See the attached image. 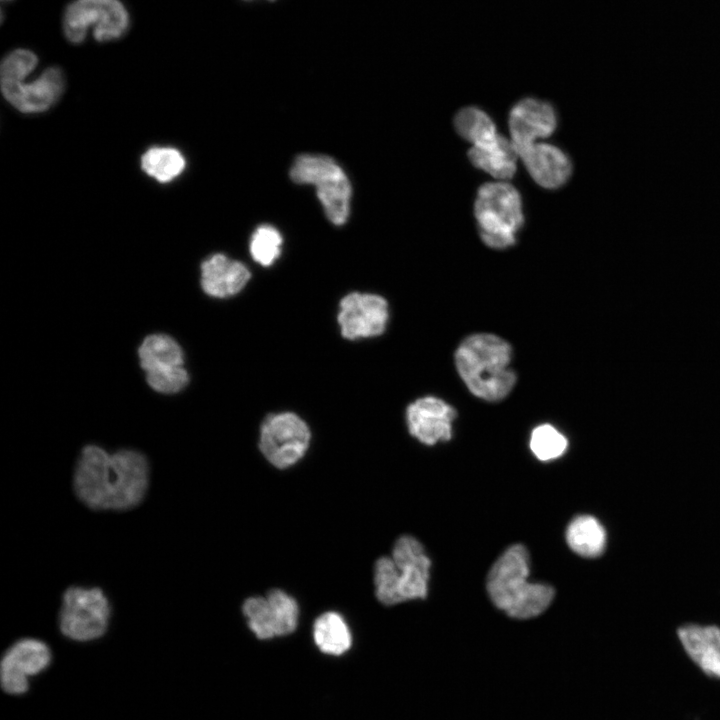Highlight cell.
<instances>
[{"label": "cell", "mask_w": 720, "mask_h": 720, "mask_svg": "<svg viewBox=\"0 0 720 720\" xmlns=\"http://www.w3.org/2000/svg\"><path fill=\"white\" fill-rule=\"evenodd\" d=\"M310 438L309 427L295 413L272 414L261 424L259 449L273 466L285 469L304 456Z\"/></svg>", "instance_id": "cell-9"}, {"label": "cell", "mask_w": 720, "mask_h": 720, "mask_svg": "<svg viewBox=\"0 0 720 720\" xmlns=\"http://www.w3.org/2000/svg\"><path fill=\"white\" fill-rule=\"evenodd\" d=\"M528 575L529 556L521 544L509 547L488 573V594L493 603L510 617H535L550 605L554 597L551 586L530 583Z\"/></svg>", "instance_id": "cell-3"}, {"label": "cell", "mask_w": 720, "mask_h": 720, "mask_svg": "<svg viewBox=\"0 0 720 720\" xmlns=\"http://www.w3.org/2000/svg\"><path fill=\"white\" fill-rule=\"evenodd\" d=\"M519 157L533 180L543 188H559L571 176V161L567 154L557 146L534 143Z\"/></svg>", "instance_id": "cell-17"}, {"label": "cell", "mask_w": 720, "mask_h": 720, "mask_svg": "<svg viewBox=\"0 0 720 720\" xmlns=\"http://www.w3.org/2000/svg\"><path fill=\"white\" fill-rule=\"evenodd\" d=\"M313 639L321 652L333 656L344 654L352 644L351 632L344 618L332 611L321 614L315 620Z\"/></svg>", "instance_id": "cell-22"}, {"label": "cell", "mask_w": 720, "mask_h": 720, "mask_svg": "<svg viewBox=\"0 0 720 720\" xmlns=\"http://www.w3.org/2000/svg\"><path fill=\"white\" fill-rule=\"evenodd\" d=\"M2 1H10V0H2Z\"/></svg>", "instance_id": "cell-28"}, {"label": "cell", "mask_w": 720, "mask_h": 720, "mask_svg": "<svg viewBox=\"0 0 720 720\" xmlns=\"http://www.w3.org/2000/svg\"><path fill=\"white\" fill-rule=\"evenodd\" d=\"M388 318V303L383 297L360 292L341 299L337 316L341 334L349 340L381 335Z\"/></svg>", "instance_id": "cell-12"}, {"label": "cell", "mask_w": 720, "mask_h": 720, "mask_svg": "<svg viewBox=\"0 0 720 720\" xmlns=\"http://www.w3.org/2000/svg\"><path fill=\"white\" fill-rule=\"evenodd\" d=\"M297 184H313L327 218L335 225L344 224L350 213L352 188L348 177L327 155L301 154L290 169Z\"/></svg>", "instance_id": "cell-6"}, {"label": "cell", "mask_w": 720, "mask_h": 720, "mask_svg": "<svg viewBox=\"0 0 720 720\" xmlns=\"http://www.w3.org/2000/svg\"><path fill=\"white\" fill-rule=\"evenodd\" d=\"M474 214L482 241L490 248L505 249L516 242L524 223L519 192L508 183H485L478 189Z\"/></svg>", "instance_id": "cell-5"}, {"label": "cell", "mask_w": 720, "mask_h": 720, "mask_svg": "<svg viewBox=\"0 0 720 720\" xmlns=\"http://www.w3.org/2000/svg\"><path fill=\"white\" fill-rule=\"evenodd\" d=\"M52 652L48 644L36 638H22L12 643L1 659L0 678L3 690L21 695L29 689V679L48 668Z\"/></svg>", "instance_id": "cell-11"}, {"label": "cell", "mask_w": 720, "mask_h": 720, "mask_svg": "<svg viewBox=\"0 0 720 720\" xmlns=\"http://www.w3.org/2000/svg\"><path fill=\"white\" fill-rule=\"evenodd\" d=\"M431 562L421 543L412 536H401L391 557H380L374 567L377 599L384 605L424 599L428 592Z\"/></svg>", "instance_id": "cell-4"}, {"label": "cell", "mask_w": 720, "mask_h": 720, "mask_svg": "<svg viewBox=\"0 0 720 720\" xmlns=\"http://www.w3.org/2000/svg\"><path fill=\"white\" fill-rule=\"evenodd\" d=\"M25 78L0 79L4 98L21 112L35 113L49 109L65 88L64 74L58 67L47 68L30 83L25 82Z\"/></svg>", "instance_id": "cell-13"}, {"label": "cell", "mask_w": 720, "mask_h": 720, "mask_svg": "<svg viewBox=\"0 0 720 720\" xmlns=\"http://www.w3.org/2000/svg\"><path fill=\"white\" fill-rule=\"evenodd\" d=\"M473 166L497 179H510L516 172L518 151L512 141L499 135L492 143L468 151Z\"/></svg>", "instance_id": "cell-19"}, {"label": "cell", "mask_w": 720, "mask_h": 720, "mask_svg": "<svg viewBox=\"0 0 720 720\" xmlns=\"http://www.w3.org/2000/svg\"><path fill=\"white\" fill-rule=\"evenodd\" d=\"M567 445L566 437L552 425L542 424L532 431L530 449L541 461L560 457L566 451Z\"/></svg>", "instance_id": "cell-25"}, {"label": "cell", "mask_w": 720, "mask_h": 720, "mask_svg": "<svg viewBox=\"0 0 720 720\" xmlns=\"http://www.w3.org/2000/svg\"><path fill=\"white\" fill-rule=\"evenodd\" d=\"M139 364L147 372L184 366V351L170 335L154 333L146 336L138 347Z\"/></svg>", "instance_id": "cell-20"}, {"label": "cell", "mask_w": 720, "mask_h": 720, "mask_svg": "<svg viewBox=\"0 0 720 720\" xmlns=\"http://www.w3.org/2000/svg\"><path fill=\"white\" fill-rule=\"evenodd\" d=\"M242 612L249 629L262 640L288 635L298 623L296 600L280 589L269 591L265 597H249Z\"/></svg>", "instance_id": "cell-10"}, {"label": "cell", "mask_w": 720, "mask_h": 720, "mask_svg": "<svg viewBox=\"0 0 720 720\" xmlns=\"http://www.w3.org/2000/svg\"><path fill=\"white\" fill-rule=\"evenodd\" d=\"M454 125L457 133L476 147L490 144L500 135L490 116L474 106L461 109L454 118Z\"/></svg>", "instance_id": "cell-23"}, {"label": "cell", "mask_w": 720, "mask_h": 720, "mask_svg": "<svg viewBox=\"0 0 720 720\" xmlns=\"http://www.w3.org/2000/svg\"><path fill=\"white\" fill-rule=\"evenodd\" d=\"M281 244L282 237L278 230L270 225H261L251 237V256L262 266H270L280 256Z\"/></svg>", "instance_id": "cell-26"}, {"label": "cell", "mask_w": 720, "mask_h": 720, "mask_svg": "<svg viewBox=\"0 0 720 720\" xmlns=\"http://www.w3.org/2000/svg\"><path fill=\"white\" fill-rule=\"evenodd\" d=\"M569 547L577 554L593 558L605 549L607 534L603 525L593 516L581 515L574 518L566 532Z\"/></svg>", "instance_id": "cell-21"}, {"label": "cell", "mask_w": 720, "mask_h": 720, "mask_svg": "<svg viewBox=\"0 0 720 720\" xmlns=\"http://www.w3.org/2000/svg\"><path fill=\"white\" fill-rule=\"evenodd\" d=\"M250 277V271L243 263L224 254L216 253L201 264V288L210 297L227 298L236 295Z\"/></svg>", "instance_id": "cell-18"}, {"label": "cell", "mask_w": 720, "mask_h": 720, "mask_svg": "<svg viewBox=\"0 0 720 720\" xmlns=\"http://www.w3.org/2000/svg\"><path fill=\"white\" fill-rule=\"evenodd\" d=\"M508 124L511 141L520 156L537 139L546 138L555 131L557 115L550 103L527 97L512 107Z\"/></svg>", "instance_id": "cell-14"}, {"label": "cell", "mask_w": 720, "mask_h": 720, "mask_svg": "<svg viewBox=\"0 0 720 720\" xmlns=\"http://www.w3.org/2000/svg\"><path fill=\"white\" fill-rule=\"evenodd\" d=\"M677 636L696 668L705 676L720 680V628L686 624L678 628Z\"/></svg>", "instance_id": "cell-16"}, {"label": "cell", "mask_w": 720, "mask_h": 720, "mask_svg": "<svg viewBox=\"0 0 720 720\" xmlns=\"http://www.w3.org/2000/svg\"><path fill=\"white\" fill-rule=\"evenodd\" d=\"M142 169L159 182H169L177 177L185 167L182 154L170 147H154L143 154Z\"/></svg>", "instance_id": "cell-24"}, {"label": "cell", "mask_w": 720, "mask_h": 720, "mask_svg": "<svg viewBox=\"0 0 720 720\" xmlns=\"http://www.w3.org/2000/svg\"><path fill=\"white\" fill-rule=\"evenodd\" d=\"M511 355V346L504 339L479 333L461 342L455 352V364L472 394L487 401H499L516 383V374L509 367Z\"/></svg>", "instance_id": "cell-2"}, {"label": "cell", "mask_w": 720, "mask_h": 720, "mask_svg": "<svg viewBox=\"0 0 720 720\" xmlns=\"http://www.w3.org/2000/svg\"><path fill=\"white\" fill-rule=\"evenodd\" d=\"M406 418L412 436L423 444L434 445L451 439L456 412L445 401L428 396L411 403Z\"/></svg>", "instance_id": "cell-15"}, {"label": "cell", "mask_w": 720, "mask_h": 720, "mask_svg": "<svg viewBox=\"0 0 720 720\" xmlns=\"http://www.w3.org/2000/svg\"><path fill=\"white\" fill-rule=\"evenodd\" d=\"M150 481L147 457L138 450L108 453L89 444L82 448L73 473L76 497L90 509L126 511L145 498Z\"/></svg>", "instance_id": "cell-1"}, {"label": "cell", "mask_w": 720, "mask_h": 720, "mask_svg": "<svg viewBox=\"0 0 720 720\" xmlns=\"http://www.w3.org/2000/svg\"><path fill=\"white\" fill-rule=\"evenodd\" d=\"M111 613L110 601L101 588L73 585L62 594L59 630L73 641H93L106 633Z\"/></svg>", "instance_id": "cell-7"}, {"label": "cell", "mask_w": 720, "mask_h": 720, "mask_svg": "<svg viewBox=\"0 0 720 720\" xmlns=\"http://www.w3.org/2000/svg\"><path fill=\"white\" fill-rule=\"evenodd\" d=\"M129 27V14L119 0H75L63 16L64 35L79 44L90 28L97 41L105 42L122 37Z\"/></svg>", "instance_id": "cell-8"}, {"label": "cell", "mask_w": 720, "mask_h": 720, "mask_svg": "<svg viewBox=\"0 0 720 720\" xmlns=\"http://www.w3.org/2000/svg\"><path fill=\"white\" fill-rule=\"evenodd\" d=\"M148 385L162 394H176L189 384L190 376L184 366L145 373Z\"/></svg>", "instance_id": "cell-27"}]
</instances>
